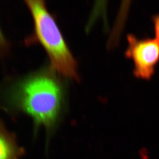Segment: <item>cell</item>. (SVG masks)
<instances>
[{"label":"cell","mask_w":159,"mask_h":159,"mask_svg":"<svg viewBox=\"0 0 159 159\" xmlns=\"http://www.w3.org/2000/svg\"><path fill=\"white\" fill-rule=\"evenodd\" d=\"M3 99L6 111L24 113L36 125L48 127L53 125L59 114L62 89L52 75L37 73L11 84L4 92Z\"/></svg>","instance_id":"cell-1"},{"label":"cell","mask_w":159,"mask_h":159,"mask_svg":"<svg viewBox=\"0 0 159 159\" xmlns=\"http://www.w3.org/2000/svg\"><path fill=\"white\" fill-rule=\"evenodd\" d=\"M34 21V32L28 44L39 43L48 55L52 67L60 74L78 78L76 61L54 17L43 1H26Z\"/></svg>","instance_id":"cell-2"},{"label":"cell","mask_w":159,"mask_h":159,"mask_svg":"<svg viewBox=\"0 0 159 159\" xmlns=\"http://www.w3.org/2000/svg\"><path fill=\"white\" fill-rule=\"evenodd\" d=\"M127 40L125 55L133 62L134 76L149 80L159 62V41L156 38L140 39L132 34L127 35Z\"/></svg>","instance_id":"cell-3"},{"label":"cell","mask_w":159,"mask_h":159,"mask_svg":"<svg viewBox=\"0 0 159 159\" xmlns=\"http://www.w3.org/2000/svg\"><path fill=\"white\" fill-rule=\"evenodd\" d=\"M23 153L14 134L8 130L0 119V159H21Z\"/></svg>","instance_id":"cell-4"},{"label":"cell","mask_w":159,"mask_h":159,"mask_svg":"<svg viewBox=\"0 0 159 159\" xmlns=\"http://www.w3.org/2000/svg\"><path fill=\"white\" fill-rule=\"evenodd\" d=\"M9 47V43L5 38L0 28V54L6 52Z\"/></svg>","instance_id":"cell-5"},{"label":"cell","mask_w":159,"mask_h":159,"mask_svg":"<svg viewBox=\"0 0 159 159\" xmlns=\"http://www.w3.org/2000/svg\"><path fill=\"white\" fill-rule=\"evenodd\" d=\"M154 31L157 39L159 41V14L154 15L152 17Z\"/></svg>","instance_id":"cell-6"},{"label":"cell","mask_w":159,"mask_h":159,"mask_svg":"<svg viewBox=\"0 0 159 159\" xmlns=\"http://www.w3.org/2000/svg\"><path fill=\"white\" fill-rule=\"evenodd\" d=\"M140 159H149V151L147 148H142L139 151Z\"/></svg>","instance_id":"cell-7"}]
</instances>
